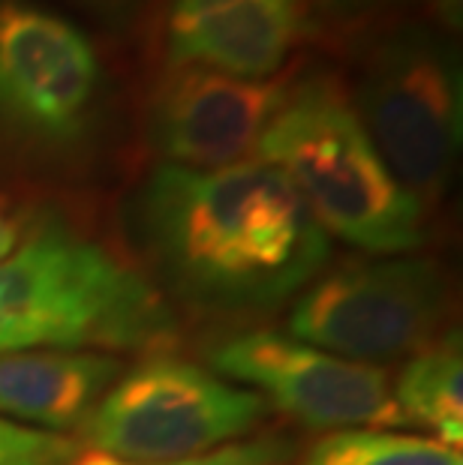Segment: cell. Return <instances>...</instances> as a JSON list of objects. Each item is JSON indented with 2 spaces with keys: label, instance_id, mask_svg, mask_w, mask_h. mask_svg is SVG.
<instances>
[{
  "label": "cell",
  "instance_id": "13",
  "mask_svg": "<svg viewBox=\"0 0 463 465\" xmlns=\"http://www.w3.org/2000/svg\"><path fill=\"white\" fill-rule=\"evenodd\" d=\"M304 465H463L460 448L433 435L394 430H337L313 444Z\"/></svg>",
  "mask_w": 463,
  "mask_h": 465
},
{
  "label": "cell",
  "instance_id": "20",
  "mask_svg": "<svg viewBox=\"0 0 463 465\" xmlns=\"http://www.w3.org/2000/svg\"><path fill=\"white\" fill-rule=\"evenodd\" d=\"M73 465H96V453L91 450V453H85V457H78Z\"/></svg>",
  "mask_w": 463,
  "mask_h": 465
},
{
  "label": "cell",
  "instance_id": "17",
  "mask_svg": "<svg viewBox=\"0 0 463 465\" xmlns=\"http://www.w3.org/2000/svg\"><path fill=\"white\" fill-rule=\"evenodd\" d=\"M18 241H22V223H18V216L0 202V262L15 250Z\"/></svg>",
  "mask_w": 463,
  "mask_h": 465
},
{
  "label": "cell",
  "instance_id": "15",
  "mask_svg": "<svg viewBox=\"0 0 463 465\" xmlns=\"http://www.w3.org/2000/svg\"><path fill=\"white\" fill-rule=\"evenodd\" d=\"M289 457H292V448L283 439H277V435H262V439L223 444V448L202 453V457L160 462V465H283ZM96 465H136V462H121V460L106 457V453H96Z\"/></svg>",
  "mask_w": 463,
  "mask_h": 465
},
{
  "label": "cell",
  "instance_id": "16",
  "mask_svg": "<svg viewBox=\"0 0 463 465\" xmlns=\"http://www.w3.org/2000/svg\"><path fill=\"white\" fill-rule=\"evenodd\" d=\"M307 13H325L331 18H358L370 9H377L382 0H298Z\"/></svg>",
  "mask_w": 463,
  "mask_h": 465
},
{
  "label": "cell",
  "instance_id": "14",
  "mask_svg": "<svg viewBox=\"0 0 463 465\" xmlns=\"http://www.w3.org/2000/svg\"><path fill=\"white\" fill-rule=\"evenodd\" d=\"M82 457V441L64 432H48L0 414V465H73Z\"/></svg>",
  "mask_w": 463,
  "mask_h": 465
},
{
  "label": "cell",
  "instance_id": "10",
  "mask_svg": "<svg viewBox=\"0 0 463 465\" xmlns=\"http://www.w3.org/2000/svg\"><path fill=\"white\" fill-rule=\"evenodd\" d=\"M310 27L298 0H169L166 66H205L235 78H271Z\"/></svg>",
  "mask_w": 463,
  "mask_h": 465
},
{
  "label": "cell",
  "instance_id": "12",
  "mask_svg": "<svg viewBox=\"0 0 463 465\" xmlns=\"http://www.w3.org/2000/svg\"><path fill=\"white\" fill-rule=\"evenodd\" d=\"M403 418L421 423L433 439L460 448L463 441V349L458 331H446L403 363L391 384Z\"/></svg>",
  "mask_w": 463,
  "mask_h": 465
},
{
  "label": "cell",
  "instance_id": "11",
  "mask_svg": "<svg viewBox=\"0 0 463 465\" xmlns=\"http://www.w3.org/2000/svg\"><path fill=\"white\" fill-rule=\"evenodd\" d=\"M117 379L121 361L103 351H0V414L48 432L82 430Z\"/></svg>",
  "mask_w": 463,
  "mask_h": 465
},
{
  "label": "cell",
  "instance_id": "18",
  "mask_svg": "<svg viewBox=\"0 0 463 465\" xmlns=\"http://www.w3.org/2000/svg\"><path fill=\"white\" fill-rule=\"evenodd\" d=\"M425 4L433 9V15H437L442 25H448V27L460 25V4L463 0H425Z\"/></svg>",
  "mask_w": 463,
  "mask_h": 465
},
{
  "label": "cell",
  "instance_id": "9",
  "mask_svg": "<svg viewBox=\"0 0 463 465\" xmlns=\"http://www.w3.org/2000/svg\"><path fill=\"white\" fill-rule=\"evenodd\" d=\"M289 91L277 78H235L205 66H166L147 100V142L163 163L214 172L256 160Z\"/></svg>",
  "mask_w": 463,
  "mask_h": 465
},
{
  "label": "cell",
  "instance_id": "1",
  "mask_svg": "<svg viewBox=\"0 0 463 465\" xmlns=\"http://www.w3.org/2000/svg\"><path fill=\"white\" fill-rule=\"evenodd\" d=\"M133 229L166 280L216 312L271 310L331 255L298 190L265 160L214 172L160 163L133 195Z\"/></svg>",
  "mask_w": 463,
  "mask_h": 465
},
{
  "label": "cell",
  "instance_id": "5",
  "mask_svg": "<svg viewBox=\"0 0 463 465\" xmlns=\"http://www.w3.org/2000/svg\"><path fill=\"white\" fill-rule=\"evenodd\" d=\"M349 103L391 174L425 211L437 204L463 135L460 61L448 36L425 25L379 34L361 57Z\"/></svg>",
  "mask_w": 463,
  "mask_h": 465
},
{
  "label": "cell",
  "instance_id": "3",
  "mask_svg": "<svg viewBox=\"0 0 463 465\" xmlns=\"http://www.w3.org/2000/svg\"><path fill=\"white\" fill-rule=\"evenodd\" d=\"M256 160L289 177L328 237L377 255H403L425 243L428 211L391 174L334 75L289 82Z\"/></svg>",
  "mask_w": 463,
  "mask_h": 465
},
{
  "label": "cell",
  "instance_id": "2",
  "mask_svg": "<svg viewBox=\"0 0 463 465\" xmlns=\"http://www.w3.org/2000/svg\"><path fill=\"white\" fill-rule=\"evenodd\" d=\"M172 333L154 282L66 223H36L0 262V351H136Z\"/></svg>",
  "mask_w": 463,
  "mask_h": 465
},
{
  "label": "cell",
  "instance_id": "6",
  "mask_svg": "<svg viewBox=\"0 0 463 465\" xmlns=\"http://www.w3.org/2000/svg\"><path fill=\"white\" fill-rule=\"evenodd\" d=\"M271 405L202 366L154 358L121 375L82 423L91 450L136 465L202 457L250 435Z\"/></svg>",
  "mask_w": 463,
  "mask_h": 465
},
{
  "label": "cell",
  "instance_id": "19",
  "mask_svg": "<svg viewBox=\"0 0 463 465\" xmlns=\"http://www.w3.org/2000/svg\"><path fill=\"white\" fill-rule=\"evenodd\" d=\"M85 4H91L96 9H108V13H121V9L130 6L133 0H85Z\"/></svg>",
  "mask_w": 463,
  "mask_h": 465
},
{
  "label": "cell",
  "instance_id": "4",
  "mask_svg": "<svg viewBox=\"0 0 463 465\" xmlns=\"http://www.w3.org/2000/svg\"><path fill=\"white\" fill-rule=\"evenodd\" d=\"M108 75L96 45L36 0H0V163L66 168L103 133Z\"/></svg>",
  "mask_w": 463,
  "mask_h": 465
},
{
  "label": "cell",
  "instance_id": "7",
  "mask_svg": "<svg viewBox=\"0 0 463 465\" xmlns=\"http://www.w3.org/2000/svg\"><path fill=\"white\" fill-rule=\"evenodd\" d=\"M446 273L428 259L347 264L304 289L289 315L292 340L356 363L403 361L439 340L448 322Z\"/></svg>",
  "mask_w": 463,
  "mask_h": 465
},
{
  "label": "cell",
  "instance_id": "8",
  "mask_svg": "<svg viewBox=\"0 0 463 465\" xmlns=\"http://www.w3.org/2000/svg\"><path fill=\"white\" fill-rule=\"evenodd\" d=\"M223 379L307 423L310 430H391L407 423L394 402L391 379L379 366L343 361L274 331L229 336L211 351Z\"/></svg>",
  "mask_w": 463,
  "mask_h": 465
}]
</instances>
